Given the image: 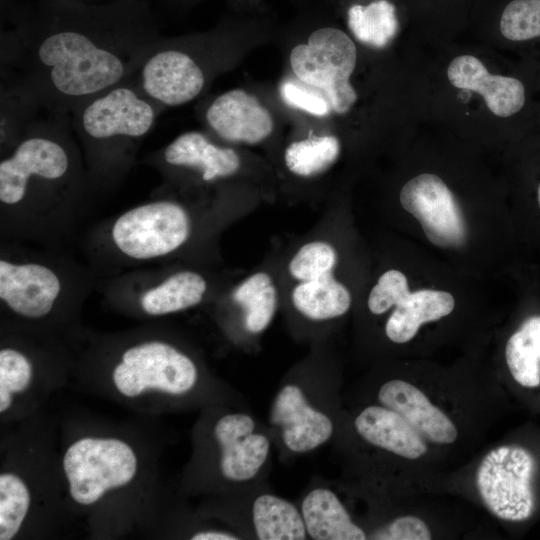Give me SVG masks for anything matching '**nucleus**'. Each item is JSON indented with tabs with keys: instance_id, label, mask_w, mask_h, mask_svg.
I'll use <instances>...</instances> for the list:
<instances>
[{
	"instance_id": "nucleus-3",
	"label": "nucleus",
	"mask_w": 540,
	"mask_h": 540,
	"mask_svg": "<svg viewBox=\"0 0 540 540\" xmlns=\"http://www.w3.org/2000/svg\"><path fill=\"white\" fill-rule=\"evenodd\" d=\"M119 426L65 424L58 450L64 507L114 535L157 517L156 455Z\"/></svg>"
},
{
	"instance_id": "nucleus-36",
	"label": "nucleus",
	"mask_w": 540,
	"mask_h": 540,
	"mask_svg": "<svg viewBox=\"0 0 540 540\" xmlns=\"http://www.w3.org/2000/svg\"><path fill=\"white\" fill-rule=\"evenodd\" d=\"M163 1H165L166 3H169V4H174V3H177V2L182 3L185 0H163Z\"/></svg>"
},
{
	"instance_id": "nucleus-27",
	"label": "nucleus",
	"mask_w": 540,
	"mask_h": 540,
	"mask_svg": "<svg viewBox=\"0 0 540 540\" xmlns=\"http://www.w3.org/2000/svg\"><path fill=\"white\" fill-rule=\"evenodd\" d=\"M505 358L517 383L529 388L540 385V316L527 319L509 338Z\"/></svg>"
},
{
	"instance_id": "nucleus-30",
	"label": "nucleus",
	"mask_w": 540,
	"mask_h": 540,
	"mask_svg": "<svg viewBox=\"0 0 540 540\" xmlns=\"http://www.w3.org/2000/svg\"><path fill=\"white\" fill-rule=\"evenodd\" d=\"M501 34L511 41L540 36V0H512L500 18Z\"/></svg>"
},
{
	"instance_id": "nucleus-5",
	"label": "nucleus",
	"mask_w": 540,
	"mask_h": 540,
	"mask_svg": "<svg viewBox=\"0 0 540 540\" xmlns=\"http://www.w3.org/2000/svg\"><path fill=\"white\" fill-rule=\"evenodd\" d=\"M73 371L115 400L152 411L194 392L201 378L195 353L157 325L90 336L75 351Z\"/></svg>"
},
{
	"instance_id": "nucleus-14",
	"label": "nucleus",
	"mask_w": 540,
	"mask_h": 540,
	"mask_svg": "<svg viewBox=\"0 0 540 540\" xmlns=\"http://www.w3.org/2000/svg\"><path fill=\"white\" fill-rule=\"evenodd\" d=\"M401 206L421 224L427 238L440 247L464 243L466 227L460 208L444 181L423 173L410 179L399 194Z\"/></svg>"
},
{
	"instance_id": "nucleus-18",
	"label": "nucleus",
	"mask_w": 540,
	"mask_h": 540,
	"mask_svg": "<svg viewBox=\"0 0 540 540\" xmlns=\"http://www.w3.org/2000/svg\"><path fill=\"white\" fill-rule=\"evenodd\" d=\"M270 421L280 428L285 446L295 453H306L323 445L334 429L328 415L314 408L303 390L294 384L284 385L277 393Z\"/></svg>"
},
{
	"instance_id": "nucleus-24",
	"label": "nucleus",
	"mask_w": 540,
	"mask_h": 540,
	"mask_svg": "<svg viewBox=\"0 0 540 540\" xmlns=\"http://www.w3.org/2000/svg\"><path fill=\"white\" fill-rule=\"evenodd\" d=\"M455 306L453 296L444 291L418 290L408 292L390 314L385 333L394 343H406L426 322L438 320L452 312Z\"/></svg>"
},
{
	"instance_id": "nucleus-11",
	"label": "nucleus",
	"mask_w": 540,
	"mask_h": 540,
	"mask_svg": "<svg viewBox=\"0 0 540 540\" xmlns=\"http://www.w3.org/2000/svg\"><path fill=\"white\" fill-rule=\"evenodd\" d=\"M357 50L352 39L335 27L313 31L306 44H299L290 54V64L300 82L320 91L336 113L348 112L357 101L350 83Z\"/></svg>"
},
{
	"instance_id": "nucleus-19",
	"label": "nucleus",
	"mask_w": 540,
	"mask_h": 540,
	"mask_svg": "<svg viewBox=\"0 0 540 540\" xmlns=\"http://www.w3.org/2000/svg\"><path fill=\"white\" fill-rule=\"evenodd\" d=\"M209 128L230 143L258 144L273 131V119L258 99L234 89L216 97L205 112Z\"/></svg>"
},
{
	"instance_id": "nucleus-33",
	"label": "nucleus",
	"mask_w": 540,
	"mask_h": 540,
	"mask_svg": "<svg viewBox=\"0 0 540 540\" xmlns=\"http://www.w3.org/2000/svg\"><path fill=\"white\" fill-rule=\"evenodd\" d=\"M431 532L426 523L414 516H403L379 528L369 538L379 540H429Z\"/></svg>"
},
{
	"instance_id": "nucleus-31",
	"label": "nucleus",
	"mask_w": 540,
	"mask_h": 540,
	"mask_svg": "<svg viewBox=\"0 0 540 540\" xmlns=\"http://www.w3.org/2000/svg\"><path fill=\"white\" fill-rule=\"evenodd\" d=\"M409 291L406 276L395 269L385 271L372 287L367 306L374 315H381L393 308Z\"/></svg>"
},
{
	"instance_id": "nucleus-34",
	"label": "nucleus",
	"mask_w": 540,
	"mask_h": 540,
	"mask_svg": "<svg viewBox=\"0 0 540 540\" xmlns=\"http://www.w3.org/2000/svg\"><path fill=\"white\" fill-rule=\"evenodd\" d=\"M192 540H237L238 535L230 531L217 528H202L189 535Z\"/></svg>"
},
{
	"instance_id": "nucleus-17",
	"label": "nucleus",
	"mask_w": 540,
	"mask_h": 540,
	"mask_svg": "<svg viewBox=\"0 0 540 540\" xmlns=\"http://www.w3.org/2000/svg\"><path fill=\"white\" fill-rule=\"evenodd\" d=\"M337 271L338 268H324L280 279L282 302L297 316L312 323L342 317L351 307L352 295Z\"/></svg>"
},
{
	"instance_id": "nucleus-16",
	"label": "nucleus",
	"mask_w": 540,
	"mask_h": 540,
	"mask_svg": "<svg viewBox=\"0 0 540 540\" xmlns=\"http://www.w3.org/2000/svg\"><path fill=\"white\" fill-rule=\"evenodd\" d=\"M217 447V467L230 482H245L254 478L270 452V441L255 432L254 419L245 413L232 412L220 416L212 427Z\"/></svg>"
},
{
	"instance_id": "nucleus-32",
	"label": "nucleus",
	"mask_w": 540,
	"mask_h": 540,
	"mask_svg": "<svg viewBox=\"0 0 540 540\" xmlns=\"http://www.w3.org/2000/svg\"><path fill=\"white\" fill-rule=\"evenodd\" d=\"M280 95L287 105L315 116L327 115L331 109L320 91L302 82L285 81L280 87Z\"/></svg>"
},
{
	"instance_id": "nucleus-21",
	"label": "nucleus",
	"mask_w": 540,
	"mask_h": 540,
	"mask_svg": "<svg viewBox=\"0 0 540 540\" xmlns=\"http://www.w3.org/2000/svg\"><path fill=\"white\" fill-rule=\"evenodd\" d=\"M378 399L382 406L399 413L429 441L450 444L457 439V428L451 419L411 383L390 380L380 387Z\"/></svg>"
},
{
	"instance_id": "nucleus-6",
	"label": "nucleus",
	"mask_w": 540,
	"mask_h": 540,
	"mask_svg": "<svg viewBox=\"0 0 540 540\" xmlns=\"http://www.w3.org/2000/svg\"><path fill=\"white\" fill-rule=\"evenodd\" d=\"M1 240V325L75 341L81 308L98 285L90 266L64 251Z\"/></svg>"
},
{
	"instance_id": "nucleus-15",
	"label": "nucleus",
	"mask_w": 540,
	"mask_h": 540,
	"mask_svg": "<svg viewBox=\"0 0 540 540\" xmlns=\"http://www.w3.org/2000/svg\"><path fill=\"white\" fill-rule=\"evenodd\" d=\"M221 317L237 323L249 336L268 329L282 303L279 263L252 271L232 286L222 288L215 297Z\"/></svg>"
},
{
	"instance_id": "nucleus-20",
	"label": "nucleus",
	"mask_w": 540,
	"mask_h": 540,
	"mask_svg": "<svg viewBox=\"0 0 540 540\" xmlns=\"http://www.w3.org/2000/svg\"><path fill=\"white\" fill-rule=\"evenodd\" d=\"M449 82L456 88L482 95L486 106L498 117H509L525 103V88L516 78L493 75L472 55L455 57L447 68Z\"/></svg>"
},
{
	"instance_id": "nucleus-26",
	"label": "nucleus",
	"mask_w": 540,
	"mask_h": 540,
	"mask_svg": "<svg viewBox=\"0 0 540 540\" xmlns=\"http://www.w3.org/2000/svg\"><path fill=\"white\" fill-rule=\"evenodd\" d=\"M252 520L255 534L261 540H303L308 536L297 507L272 494H262L255 499Z\"/></svg>"
},
{
	"instance_id": "nucleus-12",
	"label": "nucleus",
	"mask_w": 540,
	"mask_h": 540,
	"mask_svg": "<svg viewBox=\"0 0 540 540\" xmlns=\"http://www.w3.org/2000/svg\"><path fill=\"white\" fill-rule=\"evenodd\" d=\"M535 466L532 455L515 445L497 447L483 458L476 483L491 513L506 521H523L532 515Z\"/></svg>"
},
{
	"instance_id": "nucleus-22",
	"label": "nucleus",
	"mask_w": 540,
	"mask_h": 540,
	"mask_svg": "<svg viewBox=\"0 0 540 540\" xmlns=\"http://www.w3.org/2000/svg\"><path fill=\"white\" fill-rule=\"evenodd\" d=\"M358 434L368 443L407 459L427 451L424 437L399 413L385 406H368L355 419Z\"/></svg>"
},
{
	"instance_id": "nucleus-10",
	"label": "nucleus",
	"mask_w": 540,
	"mask_h": 540,
	"mask_svg": "<svg viewBox=\"0 0 540 540\" xmlns=\"http://www.w3.org/2000/svg\"><path fill=\"white\" fill-rule=\"evenodd\" d=\"M106 303L139 319H159L191 310L222 289L202 266L187 263L153 265L100 279Z\"/></svg>"
},
{
	"instance_id": "nucleus-8",
	"label": "nucleus",
	"mask_w": 540,
	"mask_h": 540,
	"mask_svg": "<svg viewBox=\"0 0 540 540\" xmlns=\"http://www.w3.org/2000/svg\"><path fill=\"white\" fill-rule=\"evenodd\" d=\"M164 108L146 95L134 74L71 111L72 128L96 195L113 191L126 178Z\"/></svg>"
},
{
	"instance_id": "nucleus-35",
	"label": "nucleus",
	"mask_w": 540,
	"mask_h": 540,
	"mask_svg": "<svg viewBox=\"0 0 540 540\" xmlns=\"http://www.w3.org/2000/svg\"><path fill=\"white\" fill-rule=\"evenodd\" d=\"M30 1H41V0H30ZM72 1H79V2L91 3V4H102V3L113 2L117 0H72Z\"/></svg>"
},
{
	"instance_id": "nucleus-13",
	"label": "nucleus",
	"mask_w": 540,
	"mask_h": 540,
	"mask_svg": "<svg viewBox=\"0 0 540 540\" xmlns=\"http://www.w3.org/2000/svg\"><path fill=\"white\" fill-rule=\"evenodd\" d=\"M144 162L158 170L167 185H177L184 177L215 184L237 175L242 165L235 149L219 145L198 131L179 135L147 155Z\"/></svg>"
},
{
	"instance_id": "nucleus-2",
	"label": "nucleus",
	"mask_w": 540,
	"mask_h": 540,
	"mask_svg": "<svg viewBox=\"0 0 540 540\" xmlns=\"http://www.w3.org/2000/svg\"><path fill=\"white\" fill-rule=\"evenodd\" d=\"M94 196L70 115L45 112L1 157V240L63 251Z\"/></svg>"
},
{
	"instance_id": "nucleus-9",
	"label": "nucleus",
	"mask_w": 540,
	"mask_h": 540,
	"mask_svg": "<svg viewBox=\"0 0 540 540\" xmlns=\"http://www.w3.org/2000/svg\"><path fill=\"white\" fill-rule=\"evenodd\" d=\"M67 339L1 325V423L20 422L38 412L45 398L74 370Z\"/></svg>"
},
{
	"instance_id": "nucleus-28",
	"label": "nucleus",
	"mask_w": 540,
	"mask_h": 540,
	"mask_svg": "<svg viewBox=\"0 0 540 540\" xmlns=\"http://www.w3.org/2000/svg\"><path fill=\"white\" fill-rule=\"evenodd\" d=\"M347 23L357 40L377 48L386 46L399 28L396 9L388 0L352 5L347 11Z\"/></svg>"
},
{
	"instance_id": "nucleus-23",
	"label": "nucleus",
	"mask_w": 540,
	"mask_h": 540,
	"mask_svg": "<svg viewBox=\"0 0 540 540\" xmlns=\"http://www.w3.org/2000/svg\"><path fill=\"white\" fill-rule=\"evenodd\" d=\"M301 513L308 536L315 540H364L338 496L327 488L311 490L303 499Z\"/></svg>"
},
{
	"instance_id": "nucleus-25",
	"label": "nucleus",
	"mask_w": 540,
	"mask_h": 540,
	"mask_svg": "<svg viewBox=\"0 0 540 540\" xmlns=\"http://www.w3.org/2000/svg\"><path fill=\"white\" fill-rule=\"evenodd\" d=\"M44 112L36 100L17 82L1 77L0 150L7 155L20 141L28 127Z\"/></svg>"
},
{
	"instance_id": "nucleus-7",
	"label": "nucleus",
	"mask_w": 540,
	"mask_h": 540,
	"mask_svg": "<svg viewBox=\"0 0 540 540\" xmlns=\"http://www.w3.org/2000/svg\"><path fill=\"white\" fill-rule=\"evenodd\" d=\"M39 413L3 441L0 540L50 535L66 514L54 431Z\"/></svg>"
},
{
	"instance_id": "nucleus-29",
	"label": "nucleus",
	"mask_w": 540,
	"mask_h": 540,
	"mask_svg": "<svg viewBox=\"0 0 540 540\" xmlns=\"http://www.w3.org/2000/svg\"><path fill=\"white\" fill-rule=\"evenodd\" d=\"M341 152L339 140L332 135L292 142L284 152L286 168L295 176L313 178L325 173Z\"/></svg>"
},
{
	"instance_id": "nucleus-4",
	"label": "nucleus",
	"mask_w": 540,
	"mask_h": 540,
	"mask_svg": "<svg viewBox=\"0 0 540 540\" xmlns=\"http://www.w3.org/2000/svg\"><path fill=\"white\" fill-rule=\"evenodd\" d=\"M232 214L156 191L90 230L85 243L89 266L98 279L171 262L206 267L202 251L211 256L215 238Z\"/></svg>"
},
{
	"instance_id": "nucleus-1",
	"label": "nucleus",
	"mask_w": 540,
	"mask_h": 540,
	"mask_svg": "<svg viewBox=\"0 0 540 540\" xmlns=\"http://www.w3.org/2000/svg\"><path fill=\"white\" fill-rule=\"evenodd\" d=\"M1 23V77L69 115L134 75L162 37L149 0H10Z\"/></svg>"
},
{
	"instance_id": "nucleus-37",
	"label": "nucleus",
	"mask_w": 540,
	"mask_h": 540,
	"mask_svg": "<svg viewBox=\"0 0 540 540\" xmlns=\"http://www.w3.org/2000/svg\"><path fill=\"white\" fill-rule=\"evenodd\" d=\"M538 201H539V205H540V186H539V189H538Z\"/></svg>"
}]
</instances>
